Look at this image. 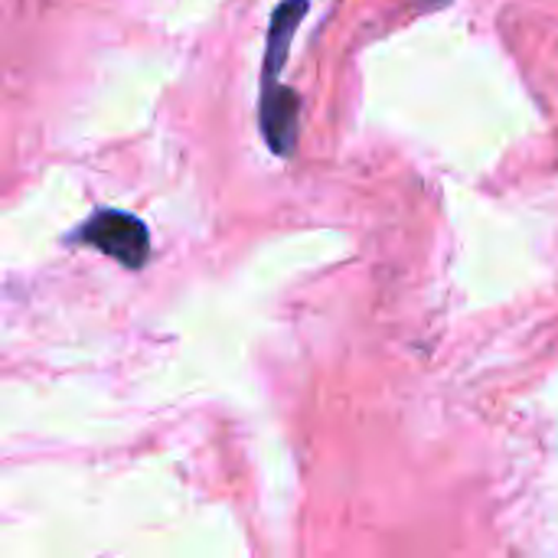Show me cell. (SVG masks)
<instances>
[{"mask_svg": "<svg viewBox=\"0 0 558 558\" xmlns=\"http://www.w3.org/2000/svg\"><path fill=\"white\" fill-rule=\"evenodd\" d=\"M428 3H448V0H428Z\"/></svg>", "mask_w": 558, "mask_h": 558, "instance_id": "obj_4", "label": "cell"}, {"mask_svg": "<svg viewBox=\"0 0 558 558\" xmlns=\"http://www.w3.org/2000/svg\"><path fill=\"white\" fill-rule=\"evenodd\" d=\"M78 239L128 268H141L150 255V235H147L144 222L128 213H118V209L95 213L78 229Z\"/></svg>", "mask_w": 558, "mask_h": 558, "instance_id": "obj_1", "label": "cell"}, {"mask_svg": "<svg viewBox=\"0 0 558 558\" xmlns=\"http://www.w3.org/2000/svg\"><path fill=\"white\" fill-rule=\"evenodd\" d=\"M298 95L281 85V82H265L262 88V105H258V121L268 147L278 157H291L298 144Z\"/></svg>", "mask_w": 558, "mask_h": 558, "instance_id": "obj_2", "label": "cell"}, {"mask_svg": "<svg viewBox=\"0 0 558 558\" xmlns=\"http://www.w3.org/2000/svg\"><path fill=\"white\" fill-rule=\"evenodd\" d=\"M304 13H307V0H284L275 10L271 26H268V49H265V82H278V72L288 62V49Z\"/></svg>", "mask_w": 558, "mask_h": 558, "instance_id": "obj_3", "label": "cell"}]
</instances>
